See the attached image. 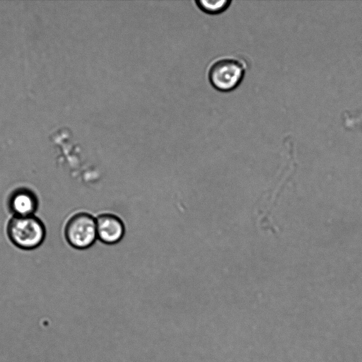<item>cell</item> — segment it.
<instances>
[{
    "instance_id": "6da1fadb",
    "label": "cell",
    "mask_w": 362,
    "mask_h": 362,
    "mask_svg": "<svg viewBox=\"0 0 362 362\" xmlns=\"http://www.w3.org/2000/svg\"><path fill=\"white\" fill-rule=\"evenodd\" d=\"M248 69L247 62L238 56H223L213 60L207 69V79L216 90L229 93L238 88Z\"/></svg>"
},
{
    "instance_id": "7a4b0ae2",
    "label": "cell",
    "mask_w": 362,
    "mask_h": 362,
    "mask_svg": "<svg viewBox=\"0 0 362 362\" xmlns=\"http://www.w3.org/2000/svg\"><path fill=\"white\" fill-rule=\"evenodd\" d=\"M7 234L16 247L33 250L44 241L45 228L42 221L34 215L14 216L8 223Z\"/></svg>"
},
{
    "instance_id": "3957f363",
    "label": "cell",
    "mask_w": 362,
    "mask_h": 362,
    "mask_svg": "<svg viewBox=\"0 0 362 362\" xmlns=\"http://www.w3.org/2000/svg\"><path fill=\"white\" fill-rule=\"evenodd\" d=\"M64 235L74 248L84 250L90 247L98 238L96 219L86 212L74 214L66 225Z\"/></svg>"
},
{
    "instance_id": "277c9868",
    "label": "cell",
    "mask_w": 362,
    "mask_h": 362,
    "mask_svg": "<svg viewBox=\"0 0 362 362\" xmlns=\"http://www.w3.org/2000/svg\"><path fill=\"white\" fill-rule=\"evenodd\" d=\"M97 238L103 243L114 245L124 237L125 228L122 221L117 215L102 214L96 218Z\"/></svg>"
},
{
    "instance_id": "5b68a950",
    "label": "cell",
    "mask_w": 362,
    "mask_h": 362,
    "mask_svg": "<svg viewBox=\"0 0 362 362\" xmlns=\"http://www.w3.org/2000/svg\"><path fill=\"white\" fill-rule=\"evenodd\" d=\"M37 206L35 194L27 188L16 189L8 199V206L14 216H33Z\"/></svg>"
},
{
    "instance_id": "8992f818",
    "label": "cell",
    "mask_w": 362,
    "mask_h": 362,
    "mask_svg": "<svg viewBox=\"0 0 362 362\" xmlns=\"http://www.w3.org/2000/svg\"><path fill=\"white\" fill-rule=\"evenodd\" d=\"M230 0H196L194 4L199 10L208 15H218L225 12L230 7Z\"/></svg>"
}]
</instances>
